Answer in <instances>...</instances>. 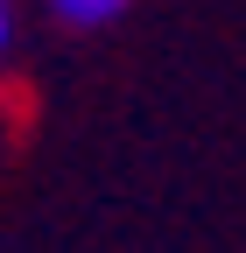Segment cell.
<instances>
[{
  "instance_id": "cell-1",
  "label": "cell",
  "mask_w": 246,
  "mask_h": 253,
  "mask_svg": "<svg viewBox=\"0 0 246 253\" xmlns=\"http://www.w3.org/2000/svg\"><path fill=\"white\" fill-rule=\"evenodd\" d=\"M64 21H78V28H99V21H113V14H127V0H49Z\"/></svg>"
},
{
  "instance_id": "cell-2",
  "label": "cell",
  "mask_w": 246,
  "mask_h": 253,
  "mask_svg": "<svg viewBox=\"0 0 246 253\" xmlns=\"http://www.w3.org/2000/svg\"><path fill=\"white\" fill-rule=\"evenodd\" d=\"M7 42H14V7L0 0V56H7Z\"/></svg>"
}]
</instances>
